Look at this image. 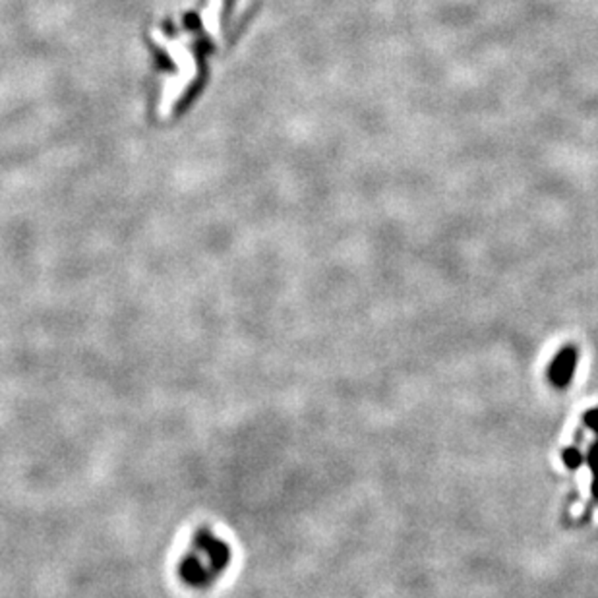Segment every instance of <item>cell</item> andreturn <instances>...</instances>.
I'll list each match as a JSON object with an SVG mask.
<instances>
[{"instance_id":"1","label":"cell","mask_w":598,"mask_h":598,"mask_svg":"<svg viewBox=\"0 0 598 598\" xmlns=\"http://www.w3.org/2000/svg\"><path fill=\"white\" fill-rule=\"evenodd\" d=\"M231 548L219 536L202 529L194 534L190 548L178 561V577L192 589H207L231 563Z\"/></svg>"},{"instance_id":"3","label":"cell","mask_w":598,"mask_h":598,"mask_svg":"<svg viewBox=\"0 0 598 598\" xmlns=\"http://www.w3.org/2000/svg\"><path fill=\"white\" fill-rule=\"evenodd\" d=\"M565 463H568L570 467H579V463H581L579 453H577L575 449H571V451H565Z\"/></svg>"},{"instance_id":"2","label":"cell","mask_w":598,"mask_h":598,"mask_svg":"<svg viewBox=\"0 0 598 598\" xmlns=\"http://www.w3.org/2000/svg\"><path fill=\"white\" fill-rule=\"evenodd\" d=\"M573 362H575L573 351H563L560 358L556 360V364H554L552 380L558 382V385H565V382L570 380V376L573 374Z\"/></svg>"}]
</instances>
